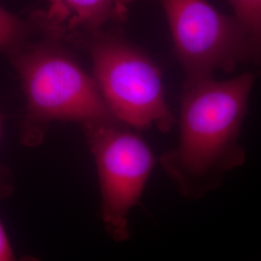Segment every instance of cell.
<instances>
[{
  "label": "cell",
  "mask_w": 261,
  "mask_h": 261,
  "mask_svg": "<svg viewBox=\"0 0 261 261\" xmlns=\"http://www.w3.org/2000/svg\"><path fill=\"white\" fill-rule=\"evenodd\" d=\"M65 44L87 53L93 77L113 115L130 128L168 132L174 117L165 97L162 75L139 47L111 27L67 38Z\"/></svg>",
  "instance_id": "obj_3"
},
{
  "label": "cell",
  "mask_w": 261,
  "mask_h": 261,
  "mask_svg": "<svg viewBox=\"0 0 261 261\" xmlns=\"http://www.w3.org/2000/svg\"><path fill=\"white\" fill-rule=\"evenodd\" d=\"M120 121L83 126L98 171L105 230L115 242L130 237L128 217L143 194L155 165L147 143Z\"/></svg>",
  "instance_id": "obj_4"
},
{
  "label": "cell",
  "mask_w": 261,
  "mask_h": 261,
  "mask_svg": "<svg viewBox=\"0 0 261 261\" xmlns=\"http://www.w3.org/2000/svg\"><path fill=\"white\" fill-rule=\"evenodd\" d=\"M43 36L37 10L21 18L0 5V54L8 57L29 42Z\"/></svg>",
  "instance_id": "obj_7"
},
{
  "label": "cell",
  "mask_w": 261,
  "mask_h": 261,
  "mask_svg": "<svg viewBox=\"0 0 261 261\" xmlns=\"http://www.w3.org/2000/svg\"><path fill=\"white\" fill-rule=\"evenodd\" d=\"M164 10L185 83L213 77L255 63L252 43L235 17H227L205 0H153Z\"/></svg>",
  "instance_id": "obj_5"
},
{
  "label": "cell",
  "mask_w": 261,
  "mask_h": 261,
  "mask_svg": "<svg viewBox=\"0 0 261 261\" xmlns=\"http://www.w3.org/2000/svg\"><path fill=\"white\" fill-rule=\"evenodd\" d=\"M134 0H48L37 10L46 37L65 42L67 38L111 27H120L128 18Z\"/></svg>",
  "instance_id": "obj_6"
},
{
  "label": "cell",
  "mask_w": 261,
  "mask_h": 261,
  "mask_svg": "<svg viewBox=\"0 0 261 261\" xmlns=\"http://www.w3.org/2000/svg\"><path fill=\"white\" fill-rule=\"evenodd\" d=\"M252 43L255 64H261V0H228Z\"/></svg>",
  "instance_id": "obj_8"
},
{
  "label": "cell",
  "mask_w": 261,
  "mask_h": 261,
  "mask_svg": "<svg viewBox=\"0 0 261 261\" xmlns=\"http://www.w3.org/2000/svg\"><path fill=\"white\" fill-rule=\"evenodd\" d=\"M7 59L19 76L25 97V111L19 124V140L24 146L42 144L54 122H77L84 126L119 121L93 76L80 65L64 42L38 38Z\"/></svg>",
  "instance_id": "obj_2"
},
{
  "label": "cell",
  "mask_w": 261,
  "mask_h": 261,
  "mask_svg": "<svg viewBox=\"0 0 261 261\" xmlns=\"http://www.w3.org/2000/svg\"><path fill=\"white\" fill-rule=\"evenodd\" d=\"M254 80L252 73H244L227 81L184 83L179 143L161 158L183 196L205 195L245 161L240 136Z\"/></svg>",
  "instance_id": "obj_1"
},
{
  "label": "cell",
  "mask_w": 261,
  "mask_h": 261,
  "mask_svg": "<svg viewBox=\"0 0 261 261\" xmlns=\"http://www.w3.org/2000/svg\"><path fill=\"white\" fill-rule=\"evenodd\" d=\"M0 261H41L32 255L18 256L14 251L9 237L0 220Z\"/></svg>",
  "instance_id": "obj_9"
},
{
  "label": "cell",
  "mask_w": 261,
  "mask_h": 261,
  "mask_svg": "<svg viewBox=\"0 0 261 261\" xmlns=\"http://www.w3.org/2000/svg\"><path fill=\"white\" fill-rule=\"evenodd\" d=\"M2 130V118L0 113V138ZM15 189L14 175L9 167L0 162V200L6 199L13 195Z\"/></svg>",
  "instance_id": "obj_10"
}]
</instances>
